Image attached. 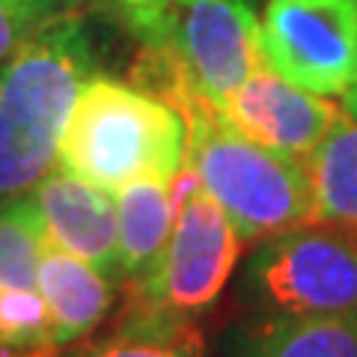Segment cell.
Here are the masks:
<instances>
[{
    "mask_svg": "<svg viewBox=\"0 0 357 357\" xmlns=\"http://www.w3.org/2000/svg\"><path fill=\"white\" fill-rule=\"evenodd\" d=\"M128 24L143 42L131 84L167 102L182 122L220 110L265 66L259 21L244 0H161Z\"/></svg>",
    "mask_w": 357,
    "mask_h": 357,
    "instance_id": "obj_1",
    "label": "cell"
},
{
    "mask_svg": "<svg viewBox=\"0 0 357 357\" xmlns=\"http://www.w3.org/2000/svg\"><path fill=\"white\" fill-rule=\"evenodd\" d=\"M93 75V45L69 9L0 69V206L33 191L57 164L72 105Z\"/></svg>",
    "mask_w": 357,
    "mask_h": 357,
    "instance_id": "obj_2",
    "label": "cell"
},
{
    "mask_svg": "<svg viewBox=\"0 0 357 357\" xmlns=\"http://www.w3.org/2000/svg\"><path fill=\"white\" fill-rule=\"evenodd\" d=\"M185 161V122L146 89L89 75L66 119L57 167L105 191L140 178L170 182Z\"/></svg>",
    "mask_w": 357,
    "mask_h": 357,
    "instance_id": "obj_3",
    "label": "cell"
},
{
    "mask_svg": "<svg viewBox=\"0 0 357 357\" xmlns=\"http://www.w3.org/2000/svg\"><path fill=\"white\" fill-rule=\"evenodd\" d=\"M185 170L223 208L241 241L312 223V197L301 158L244 137L218 107L185 119Z\"/></svg>",
    "mask_w": 357,
    "mask_h": 357,
    "instance_id": "obj_4",
    "label": "cell"
},
{
    "mask_svg": "<svg viewBox=\"0 0 357 357\" xmlns=\"http://www.w3.org/2000/svg\"><path fill=\"white\" fill-rule=\"evenodd\" d=\"M241 289L265 316L357 319V232L319 220L277 232L256 250Z\"/></svg>",
    "mask_w": 357,
    "mask_h": 357,
    "instance_id": "obj_5",
    "label": "cell"
},
{
    "mask_svg": "<svg viewBox=\"0 0 357 357\" xmlns=\"http://www.w3.org/2000/svg\"><path fill=\"white\" fill-rule=\"evenodd\" d=\"M173 191L178 199L173 236L152 277L131 289V301L176 316H197L215 304L229 283L241 253V238L191 170H178Z\"/></svg>",
    "mask_w": 357,
    "mask_h": 357,
    "instance_id": "obj_6",
    "label": "cell"
},
{
    "mask_svg": "<svg viewBox=\"0 0 357 357\" xmlns=\"http://www.w3.org/2000/svg\"><path fill=\"white\" fill-rule=\"evenodd\" d=\"M265 66L316 96H342L357 77V0H268Z\"/></svg>",
    "mask_w": 357,
    "mask_h": 357,
    "instance_id": "obj_7",
    "label": "cell"
},
{
    "mask_svg": "<svg viewBox=\"0 0 357 357\" xmlns=\"http://www.w3.org/2000/svg\"><path fill=\"white\" fill-rule=\"evenodd\" d=\"M220 116L244 137L307 161L340 116V107L328 96L307 93L262 66L227 98Z\"/></svg>",
    "mask_w": 357,
    "mask_h": 357,
    "instance_id": "obj_8",
    "label": "cell"
},
{
    "mask_svg": "<svg viewBox=\"0 0 357 357\" xmlns=\"http://www.w3.org/2000/svg\"><path fill=\"white\" fill-rule=\"evenodd\" d=\"M33 203L39 208L48 241L69 250L77 259L119 283L116 250V203L105 188L84 182L66 170H48L33 185Z\"/></svg>",
    "mask_w": 357,
    "mask_h": 357,
    "instance_id": "obj_9",
    "label": "cell"
},
{
    "mask_svg": "<svg viewBox=\"0 0 357 357\" xmlns=\"http://www.w3.org/2000/svg\"><path fill=\"white\" fill-rule=\"evenodd\" d=\"M36 292L48 310L51 340L57 351L89 337L107 319L114 304V283L93 265L48 241V236L39 253Z\"/></svg>",
    "mask_w": 357,
    "mask_h": 357,
    "instance_id": "obj_10",
    "label": "cell"
},
{
    "mask_svg": "<svg viewBox=\"0 0 357 357\" xmlns=\"http://www.w3.org/2000/svg\"><path fill=\"white\" fill-rule=\"evenodd\" d=\"M178 199L173 178H140L116 191V250L119 283L143 286L158 268L176 227Z\"/></svg>",
    "mask_w": 357,
    "mask_h": 357,
    "instance_id": "obj_11",
    "label": "cell"
},
{
    "mask_svg": "<svg viewBox=\"0 0 357 357\" xmlns=\"http://www.w3.org/2000/svg\"><path fill=\"white\" fill-rule=\"evenodd\" d=\"M304 167L312 220L357 232V119L340 110Z\"/></svg>",
    "mask_w": 357,
    "mask_h": 357,
    "instance_id": "obj_12",
    "label": "cell"
},
{
    "mask_svg": "<svg viewBox=\"0 0 357 357\" xmlns=\"http://www.w3.org/2000/svg\"><path fill=\"white\" fill-rule=\"evenodd\" d=\"M229 357H357V319L265 316L238 333Z\"/></svg>",
    "mask_w": 357,
    "mask_h": 357,
    "instance_id": "obj_13",
    "label": "cell"
},
{
    "mask_svg": "<svg viewBox=\"0 0 357 357\" xmlns=\"http://www.w3.org/2000/svg\"><path fill=\"white\" fill-rule=\"evenodd\" d=\"M72 357H203V333L191 316L131 301L107 337L84 345Z\"/></svg>",
    "mask_w": 357,
    "mask_h": 357,
    "instance_id": "obj_14",
    "label": "cell"
},
{
    "mask_svg": "<svg viewBox=\"0 0 357 357\" xmlns=\"http://www.w3.org/2000/svg\"><path fill=\"white\" fill-rule=\"evenodd\" d=\"M42 241L45 227L30 194L0 206V286L36 289Z\"/></svg>",
    "mask_w": 357,
    "mask_h": 357,
    "instance_id": "obj_15",
    "label": "cell"
},
{
    "mask_svg": "<svg viewBox=\"0 0 357 357\" xmlns=\"http://www.w3.org/2000/svg\"><path fill=\"white\" fill-rule=\"evenodd\" d=\"M0 357H57L48 310L36 289L0 286Z\"/></svg>",
    "mask_w": 357,
    "mask_h": 357,
    "instance_id": "obj_16",
    "label": "cell"
},
{
    "mask_svg": "<svg viewBox=\"0 0 357 357\" xmlns=\"http://www.w3.org/2000/svg\"><path fill=\"white\" fill-rule=\"evenodd\" d=\"M57 13L60 0H0V69Z\"/></svg>",
    "mask_w": 357,
    "mask_h": 357,
    "instance_id": "obj_17",
    "label": "cell"
},
{
    "mask_svg": "<svg viewBox=\"0 0 357 357\" xmlns=\"http://www.w3.org/2000/svg\"><path fill=\"white\" fill-rule=\"evenodd\" d=\"M116 3L122 6L126 18H134V15H140V13H146V9H152L155 3H161V0H116Z\"/></svg>",
    "mask_w": 357,
    "mask_h": 357,
    "instance_id": "obj_18",
    "label": "cell"
},
{
    "mask_svg": "<svg viewBox=\"0 0 357 357\" xmlns=\"http://www.w3.org/2000/svg\"><path fill=\"white\" fill-rule=\"evenodd\" d=\"M342 110H345L349 116H354V119H357V77H354V84L342 93Z\"/></svg>",
    "mask_w": 357,
    "mask_h": 357,
    "instance_id": "obj_19",
    "label": "cell"
}]
</instances>
